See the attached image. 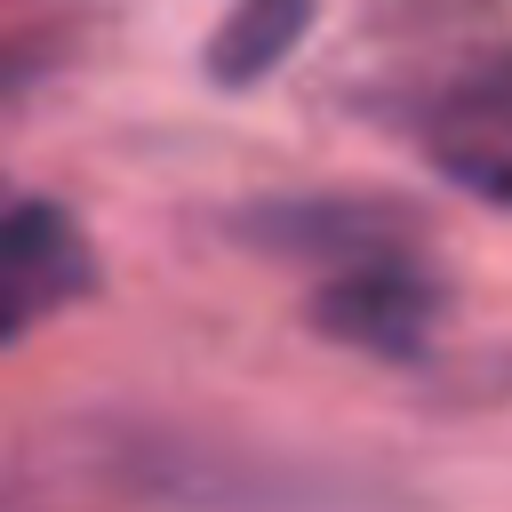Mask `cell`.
<instances>
[{
  "mask_svg": "<svg viewBox=\"0 0 512 512\" xmlns=\"http://www.w3.org/2000/svg\"><path fill=\"white\" fill-rule=\"evenodd\" d=\"M312 328L344 352H368V360H416L432 336H440V312H448V280L408 248V256H376V264H352V272H328L312 280Z\"/></svg>",
  "mask_w": 512,
  "mask_h": 512,
  "instance_id": "obj_2",
  "label": "cell"
},
{
  "mask_svg": "<svg viewBox=\"0 0 512 512\" xmlns=\"http://www.w3.org/2000/svg\"><path fill=\"white\" fill-rule=\"evenodd\" d=\"M312 8L320 0H232L224 16H216V32H208V48H200V72L216 80V88H264L288 56H296V40L312 32Z\"/></svg>",
  "mask_w": 512,
  "mask_h": 512,
  "instance_id": "obj_5",
  "label": "cell"
},
{
  "mask_svg": "<svg viewBox=\"0 0 512 512\" xmlns=\"http://www.w3.org/2000/svg\"><path fill=\"white\" fill-rule=\"evenodd\" d=\"M96 288V240L64 200H8L0 208V352L72 312Z\"/></svg>",
  "mask_w": 512,
  "mask_h": 512,
  "instance_id": "obj_4",
  "label": "cell"
},
{
  "mask_svg": "<svg viewBox=\"0 0 512 512\" xmlns=\"http://www.w3.org/2000/svg\"><path fill=\"white\" fill-rule=\"evenodd\" d=\"M416 144L456 192H472L488 208H512V48H488V56L456 64L424 96Z\"/></svg>",
  "mask_w": 512,
  "mask_h": 512,
  "instance_id": "obj_3",
  "label": "cell"
},
{
  "mask_svg": "<svg viewBox=\"0 0 512 512\" xmlns=\"http://www.w3.org/2000/svg\"><path fill=\"white\" fill-rule=\"evenodd\" d=\"M232 232H240L256 256L304 264L312 280L416 248V216L392 208V200H368V192H272V200L240 208Z\"/></svg>",
  "mask_w": 512,
  "mask_h": 512,
  "instance_id": "obj_1",
  "label": "cell"
}]
</instances>
